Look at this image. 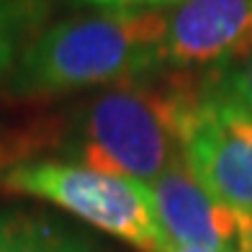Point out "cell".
Masks as SVG:
<instances>
[{
	"label": "cell",
	"instance_id": "cell-8",
	"mask_svg": "<svg viewBox=\"0 0 252 252\" xmlns=\"http://www.w3.org/2000/svg\"><path fill=\"white\" fill-rule=\"evenodd\" d=\"M47 16L49 0H0V77L10 75Z\"/></svg>",
	"mask_w": 252,
	"mask_h": 252
},
{
	"label": "cell",
	"instance_id": "cell-9",
	"mask_svg": "<svg viewBox=\"0 0 252 252\" xmlns=\"http://www.w3.org/2000/svg\"><path fill=\"white\" fill-rule=\"evenodd\" d=\"M201 85L252 113V39L226 64L206 72Z\"/></svg>",
	"mask_w": 252,
	"mask_h": 252
},
{
	"label": "cell",
	"instance_id": "cell-5",
	"mask_svg": "<svg viewBox=\"0 0 252 252\" xmlns=\"http://www.w3.org/2000/svg\"><path fill=\"white\" fill-rule=\"evenodd\" d=\"M252 39V0H180L167 8L159 67L211 72Z\"/></svg>",
	"mask_w": 252,
	"mask_h": 252
},
{
	"label": "cell",
	"instance_id": "cell-10",
	"mask_svg": "<svg viewBox=\"0 0 252 252\" xmlns=\"http://www.w3.org/2000/svg\"><path fill=\"white\" fill-rule=\"evenodd\" d=\"M54 142L41 139L39 131L36 134H10V136H0V175L8 167H13L18 162H26L33 152H41V147H49Z\"/></svg>",
	"mask_w": 252,
	"mask_h": 252
},
{
	"label": "cell",
	"instance_id": "cell-2",
	"mask_svg": "<svg viewBox=\"0 0 252 252\" xmlns=\"http://www.w3.org/2000/svg\"><path fill=\"white\" fill-rule=\"evenodd\" d=\"M201 90V77L173 72L111 85L83 106L64 142L70 162L144 186L180 155L183 124Z\"/></svg>",
	"mask_w": 252,
	"mask_h": 252
},
{
	"label": "cell",
	"instance_id": "cell-6",
	"mask_svg": "<svg viewBox=\"0 0 252 252\" xmlns=\"http://www.w3.org/2000/svg\"><path fill=\"white\" fill-rule=\"evenodd\" d=\"M147 188L167 245L237 252L239 214L219 203L193 178L183 155H178Z\"/></svg>",
	"mask_w": 252,
	"mask_h": 252
},
{
	"label": "cell",
	"instance_id": "cell-13",
	"mask_svg": "<svg viewBox=\"0 0 252 252\" xmlns=\"http://www.w3.org/2000/svg\"><path fill=\"white\" fill-rule=\"evenodd\" d=\"M167 252H214V250H198V247H173L170 245Z\"/></svg>",
	"mask_w": 252,
	"mask_h": 252
},
{
	"label": "cell",
	"instance_id": "cell-7",
	"mask_svg": "<svg viewBox=\"0 0 252 252\" xmlns=\"http://www.w3.org/2000/svg\"><path fill=\"white\" fill-rule=\"evenodd\" d=\"M0 252H98L72 226L36 211H0Z\"/></svg>",
	"mask_w": 252,
	"mask_h": 252
},
{
	"label": "cell",
	"instance_id": "cell-4",
	"mask_svg": "<svg viewBox=\"0 0 252 252\" xmlns=\"http://www.w3.org/2000/svg\"><path fill=\"white\" fill-rule=\"evenodd\" d=\"M180 155L211 196L252 216V113L201 85L183 124Z\"/></svg>",
	"mask_w": 252,
	"mask_h": 252
},
{
	"label": "cell",
	"instance_id": "cell-11",
	"mask_svg": "<svg viewBox=\"0 0 252 252\" xmlns=\"http://www.w3.org/2000/svg\"><path fill=\"white\" fill-rule=\"evenodd\" d=\"M77 5H90L98 8L100 13L108 10H136V8H155L157 0H72Z\"/></svg>",
	"mask_w": 252,
	"mask_h": 252
},
{
	"label": "cell",
	"instance_id": "cell-12",
	"mask_svg": "<svg viewBox=\"0 0 252 252\" xmlns=\"http://www.w3.org/2000/svg\"><path fill=\"white\" fill-rule=\"evenodd\" d=\"M237 252H252V216L239 214V247Z\"/></svg>",
	"mask_w": 252,
	"mask_h": 252
},
{
	"label": "cell",
	"instance_id": "cell-3",
	"mask_svg": "<svg viewBox=\"0 0 252 252\" xmlns=\"http://www.w3.org/2000/svg\"><path fill=\"white\" fill-rule=\"evenodd\" d=\"M0 188L54 203L139 252L170 247L157 224L150 188L139 180L67 159H26L0 175Z\"/></svg>",
	"mask_w": 252,
	"mask_h": 252
},
{
	"label": "cell",
	"instance_id": "cell-14",
	"mask_svg": "<svg viewBox=\"0 0 252 252\" xmlns=\"http://www.w3.org/2000/svg\"><path fill=\"white\" fill-rule=\"evenodd\" d=\"M180 0H157L155 3V8H173V5H178Z\"/></svg>",
	"mask_w": 252,
	"mask_h": 252
},
{
	"label": "cell",
	"instance_id": "cell-1",
	"mask_svg": "<svg viewBox=\"0 0 252 252\" xmlns=\"http://www.w3.org/2000/svg\"><path fill=\"white\" fill-rule=\"evenodd\" d=\"M165 26L167 8L108 10L60 21L29 41L5 88L16 98H54L152 77L162 72L159 44Z\"/></svg>",
	"mask_w": 252,
	"mask_h": 252
}]
</instances>
